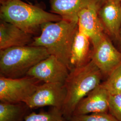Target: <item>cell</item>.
I'll return each instance as SVG.
<instances>
[{
    "label": "cell",
    "instance_id": "1",
    "mask_svg": "<svg viewBox=\"0 0 121 121\" xmlns=\"http://www.w3.org/2000/svg\"><path fill=\"white\" fill-rule=\"evenodd\" d=\"M78 29V22L64 19L45 23L41 27L40 34L33 38L30 45L45 48L69 70L71 51Z\"/></svg>",
    "mask_w": 121,
    "mask_h": 121
},
{
    "label": "cell",
    "instance_id": "2",
    "mask_svg": "<svg viewBox=\"0 0 121 121\" xmlns=\"http://www.w3.org/2000/svg\"><path fill=\"white\" fill-rule=\"evenodd\" d=\"M1 20L12 23L31 35L37 34L41 26L48 22L59 21V15L48 12L22 0H0Z\"/></svg>",
    "mask_w": 121,
    "mask_h": 121
},
{
    "label": "cell",
    "instance_id": "3",
    "mask_svg": "<svg viewBox=\"0 0 121 121\" xmlns=\"http://www.w3.org/2000/svg\"><path fill=\"white\" fill-rule=\"evenodd\" d=\"M102 80L101 72L91 60L86 65L70 70L64 83L66 95L61 109L64 117L69 119L78 102Z\"/></svg>",
    "mask_w": 121,
    "mask_h": 121
},
{
    "label": "cell",
    "instance_id": "4",
    "mask_svg": "<svg viewBox=\"0 0 121 121\" xmlns=\"http://www.w3.org/2000/svg\"><path fill=\"white\" fill-rule=\"evenodd\" d=\"M50 55L45 48L39 46L26 45L1 49L0 76L11 78L25 76L32 67Z\"/></svg>",
    "mask_w": 121,
    "mask_h": 121
},
{
    "label": "cell",
    "instance_id": "5",
    "mask_svg": "<svg viewBox=\"0 0 121 121\" xmlns=\"http://www.w3.org/2000/svg\"><path fill=\"white\" fill-rule=\"evenodd\" d=\"M91 43V60L101 72L104 81L121 65V52L104 32Z\"/></svg>",
    "mask_w": 121,
    "mask_h": 121
},
{
    "label": "cell",
    "instance_id": "6",
    "mask_svg": "<svg viewBox=\"0 0 121 121\" xmlns=\"http://www.w3.org/2000/svg\"><path fill=\"white\" fill-rule=\"evenodd\" d=\"M38 80L25 76L18 78L0 77V101L11 103H24L36 91Z\"/></svg>",
    "mask_w": 121,
    "mask_h": 121
},
{
    "label": "cell",
    "instance_id": "7",
    "mask_svg": "<svg viewBox=\"0 0 121 121\" xmlns=\"http://www.w3.org/2000/svg\"><path fill=\"white\" fill-rule=\"evenodd\" d=\"M66 95L64 83H43L24 103L30 109L49 106L61 110Z\"/></svg>",
    "mask_w": 121,
    "mask_h": 121
},
{
    "label": "cell",
    "instance_id": "8",
    "mask_svg": "<svg viewBox=\"0 0 121 121\" xmlns=\"http://www.w3.org/2000/svg\"><path fill=\"white\" fill-rule=\"evenodd\" d=\"M69 72L66 65L56 56L50 55L32 67L26 76L43 83H64Z\"/></svg>",
    "mask_w": 121,
    "mask_h": 121
},
{
    "label": "cell",
    "instance_id": "9",
    "mask_svg": "<svg viewBox=\"0 0 121 121\" xmlns=\"http://www.w3.org/2000/svg\"><path fill=\"white\" fill-rule=\"evenodd\" d=\"M98 13L104 32L117 44L121 28L120 1H110L101 4Z\"/></svg>",
    "mask_w": 121,
    "mask_h": 121
},
{
    "label": "cell",
    "instance_id": "10",
    "mask_svg": "<svg viewBox=\"0 0 121 121\" xmlns=\"http://www.w3.org/2000/svg\"><path fill=\"white\" fill-rule=\"evenodd\" d=\"M110 95L101 82L78 102L72 115L108 112Z\"/></svg>",
    "mask_w": 121,
    "mask_h": 121
},
{
    "label": "cell",
    "instance_id": "11",
    "mask_svg": "<svg viewBox=\"0 0 121 121\" xmlns=\"http://www.w3.org/2000/svg\"><path fill=\"white\" fill-rule=\"evenodd\" d=\"M100 1L82 9L78 14V29L86 35L91 42L98 39L104 33L98 11Z\"/></svg>",
    "mask_w": 121,
    "mask_h": 121
},
{
    "label": "cell",
    "instance_id": "12",
    "mask_svg": "<svg viewBox=\"0 0 121 121\" xmlns=\"http://www.w3.org/2000/svg\"><path fill=\"white\" fill-rule=\"evenodd\" d=\"M33 35L17 26L1 20L0 23V49L17 46L30 45Z\"/></svg>",
    "mask_w": 121,
    "mask_h": 121
},
{
    "label": "cell",
    "instance_id": "13",
    "mask_svg": "<svg viewBox=\"0 0 121 121\" xmlns=\"http://www.w3.org/2000/svg\"><path fill=\"white\" fill-rule=\"evenodd\" d=\"M99 0H49L51 12L62 19L78 22V14L82 9Z\"/></svg>",
    "mask_w": 121,
    "mask_h": 121
},
{
    "label": "cell",
    "instance_id": "14",
    "mask_svg": "<svg viewBox=\"0 0 121 121\" xmlns=\"http://www.w3.org/2000/svg\"><path fill=\"white\" fill-rule=\"evenodd\" d=\"M91 50L90 39L78 29L71 51L69 71L88 63L91 60Z\"/></svg>",
    "mask_w": 121,
    "mask_h": 121
},
{
    "label": "cell",
    "instance_id": "15",
    "mask_svg": "<svg viewBox=\"0 0 121 121\" xmlns=\"http://www.w3.org/2000/svg\"><path fill=\"white\" fill-rule=\"evenodd\" d=\"M29 108L24 103L0 102V121H18Z\"/></svg>",
    "mask_w": 121,
    "mask_h": 121
},
{
    "label": "cell",
    "instance_id": "16",
    "mask_svg": "<svg viewBox=\"0 0 121 121\" xmlns=\"http://www.w3.org/2000/svg\"><path fill=\"white\" fill-rule=\"evenodd\" d=\"M64 117L61 110L50 107L47 111L31 112L25 117L23 121H64Z\"/></svg>",
    "mask_w": 121,
    "mask_h": 121
},
{
    "label": "cell",
    "instance_id": "17",
    "mask_svg": "<svg viewBox=\"0 0 121 121\" xmlns=\"http://www.w3.org/2000/svg\"><path fill=\"white\" fill-rule=\"evenodd\" d=\"M102 83L111 95L121 93V64Z\"/></svg>",
    "mask_w": 121,
    "mask_h": 121
},
{
    "label": "cell",
    "instance_id": "18",
    "mask_svg": "<svg viewBox=\"0 0 121 121\" xmlns=\"http://www.w3.org/2000/svg\"><path fill=\"white\" fill-rule=\"evenodd\" d=\"M69 121H118L109 112H95L90 114L72 115Z\"/></svg>",
    "mask_w": 121,
    "mask_h": 121
},
{
    "label": "cell",
    "instance_id": "19",
    "mask_svg": "<svg viewBox=\"0 0 121 121\" xmlns=\"http://www.w3.org/2000/svg\"><path fill=\"white\" fill-rule=\"evenodd\" d=\"M108 112L118 121H121V93L110 95Z\"/></svg>",
    "mask_w": 121,
    "mask_h": 121
},
{
    "label": "cell",
    "instance_id": "20",
    "mask_svg": "<svg viewBox=\"0 0 121 121\" xmlns=\"http://www.w3.org/2000/svg\"><path fill=\"white\" fill-rule=\"evenodd\" d=\"M117 44L118 49L121 52V30H120V32L119 39L117 42Z\"/></svg>",
    "mask_w": 121,
    "mask_h": 121
},
{
    "label": "cell",
    "instance_id": "21",
    "mask_svg": "<svg viewBox=\"0 0 121 121\" xmlns=\"http://www.w3.org/2000/svg\"><path fill=\"white\" fill-rule=\"evenodd\" d=\"M100 0V5H101L105 2L110 1H120L121 0Z\"/></svg>",
    "mask_w": 121,
    "mask_h": 121
},
{
    "label": "cell",
    "instance_id": "22",
    "mask_svg": "<svg viewBox=\"0 0 121 121\" xmlns=\"http://www.w3.org/2000/svg\"><path fill=\"white\" fill-rule=\"evenodd\" d=\"M120 2H121V0H120Z\"/></svg>",
    "mask_w": 121,
    "mask_h": 121
},
{
    "label": "cell",
    "instance_id": "23",
    "mask_svg": "<svg viewBox=\"0 0 121 121\" xmlns=\"http://www.w3.org/2000/svg\"></svg>",
    "mask_w": 121,
    "mask_h": 121
}]
</instances>
